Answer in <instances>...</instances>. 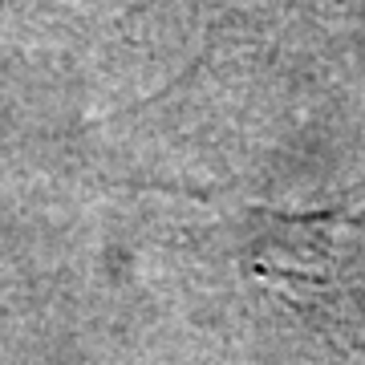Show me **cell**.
Listing matches in <instances>:
<instances>
[{
  "instance_id": "6da1fadb",
  "label": "cell",
  "mask_w": 365,
  "mask_h": 365,
  "mask_svg": "<svg viewBox=\"0 0 365 365\" xmlns=\"http://www.w3.org/2000/svg\"><path fill=\"white\" fill-rule=\"evenodd\" d=\"M272 276L313 317L365 345V187L337 207L276 215Z\"/></svg>"
}]
</instances>
